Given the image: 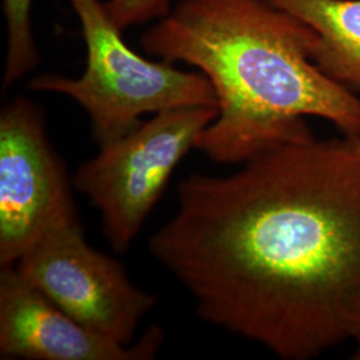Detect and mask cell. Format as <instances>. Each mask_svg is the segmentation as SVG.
Listing matches in <instances>:
<instances>
[{
    "label": "cell",
    "mask_w": 360,
    "mask_h": 360,
    "mask_svg": "<svg viewBox=\"0 0 360 360\" xmlns=\"http://www.w3.org/2000/svg\"><path fill=\"white\" fill-rule=\"evenodd\" d=\"M316 34L269 0H180L141 38L169 65L198 67L218 116L196 148L219 165H243L285 143L314 138L306 117L360 135V98L312 60Z\"/></svg>",
    "instance_id": "2"
},
{
    "label": "cell",
    "mask_w": 360,
    "mask_h": 360,
    "mask_svg": "<svg viewBox=\"0 0 360 360\" xmlns=\"http://www.w3.org/2000/svg\"><path fill=\"white\" fill-rule=\"evenodd\" d=\"M104 4L122 31L171 13V0H108Z\"/></svg>",
    "instance_id": "10"
},
{
    "label": "cell",
    "mask_w": 360,
    "mask_h": 360,
    "mask_svg": "<svg viewBox=\"0 0 360 360\" xmlns=\"http://www.w3.org/2000/svg\"><path fill=\"white\" fill-rule=\"evenodd\" d=\"M163 331L151 326L122 345L77 322L13 266L0 267V358L35 360L154 359Z\"/></svg>",
    "instance_id": "7"
},
{
    "label": "cell",
    "mask_w": 360,
    "mask_h": 360,
    "mask_svg": "<svg viewBox=\"0 0 360 360\" xmlns=\"http://www.w3.org/2000/svg\"><path fill=\"white\" fill-rule=\"evenodd\" d=\"M87 47V68L79 79L44 74L28 89L62 94L90 116L99 147L136 129L144 114L180 107H218L212 84L202 72H186L167 62H150L129 50L122 30L99 0H68Z\"/></svg>",
    "instance_id": "3"
},
{
    "label": "cell",
    "mask_w": 360,
    "mask_h": 360,
    "mask_svg": "<svg viewBox=\"0 0 360 360\" xmlns=\"http://www.w3.org/2000/svg\"><path fill=\"white\" fill-rule=\"evenodd\" d=\"M218 107H180L155 114L75 172L74 184L101 215L107 242L124 252L135 240L180 160L196 148Z\"/></svg>",
    "instance_id": "4"
},
{
    "label": "cell",
    "mask_w": 360,
    "mask_h": 360,
    "mask_svg": "<svg viewBox=\"0 0 360 360\" xmlns=\"http://www.w3.org/2000/svg\"><path fill=\"white\" fill-rule=\"evenodd\" d=\"M75 219L65 167L43 115L18 98L0 114V267L13 266L46 233Z\"/></svg>",
    "instance_id": "6"
},
{
    "label": "cell",
    "mask_w": 360,
    "mask_h": 360,
    "mask_svg": "<svg viewBox=\"0 0 360 360\" xmlns=\"http://www.w3.org/2000/svg\"><path fill=\"white\" fill-rule=\"evenodd\" d=\"M269 1L315 31V65L360 98V0Z\"/></svg>",
    "instance_id": "8"
},
{
    "label": "cell",
    "mask_w": 360,
    "mask_h": 360,
    "mask_svg": "<svg viewBox=\"0 0 360 360\" xmlns=\"http://www.w3.org/2000/svg\"><path fill=\"white\" fill-rule=\"evenodd\" d=\"M355 343H356V351H355V359L360 360V336L355 340Z\"/></svg>",
    "instance_id": "11"
},
{
    "label": "cell",
    "mask_w": 360,
    "mask_h": 360,
    "mask_svg": "<svg viewBox=\"0 0 360 360\" xmlns=\"http://www.w3.org/2000/svg\"><path fill=\"white\" fill-rule=\"evenodd\" d=\"M32 0H3L7 25V58L3 90L25 77L39 63V53L31 31Z\"/></svg>",
    "instance_id": "9"
},
{
    "label": "cell",
    "mask_w": 360,
    "mask_h": 360,
    "mask_svg": "<svg viewBox=\"0 0 360 360\" xmlns=\"http://www.w3.org/2000/svg\"><path fill=\"white\" fill-rule=\"evenodd\" d=\"M13 267L67 315L122 345L156 304L119 262L87 243L79 219L46 233Z\"/></svg>",
    "instance_id": "5"
},
{
    "label": "cell",
    "mask_w": 360,
    "mask_h": 360,
    "mask_svg": "<svg viewBox=\"0 0 360 360\" xmlns=\"http://www.w3.org/2000/svg\"><path fill=\"white\" fill-rule=\"evenodd\" d=\"M150 252L198 315L284 360L360 336V135L285 143L180 181Z\"/></svg>",
    "instance_id": "1"
}]
</instances>
